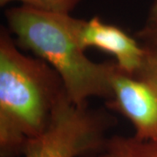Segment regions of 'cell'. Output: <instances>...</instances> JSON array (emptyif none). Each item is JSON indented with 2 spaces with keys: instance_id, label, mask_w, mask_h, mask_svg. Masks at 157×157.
<instances>
[{
  "instance_id": "obj_1",
  "label": "cell",
  "mask_w": 157,
  "mask_h": 157,
  "mask_svg": "<svg viewBox=\"0 0 157 157\" xmlns=\"http://www.w3.org/2000/svg\"><path fill=\"white\" fill-rule=\"evenodd\" d=\"M60 76L46 62L25 55L9 30H0V157H18L42 133L67 96Z\"/></svg>"
},
{
  "instance_id": "obj_9",
  "label": "cell",
  "mask_w": 157,
  "mask_h": 157,
  "mask_svg": "<svg viewBox=\"0 0 157 157\" xmlns=\"http://www.w3.org/2000/svg\"><path fill=\"white\" fill-rule=\"evenodd\" d=\"M135 76L153 85L157 89V56L147 52L144 61Z\"/></svg>"
},
{
  "instance_id": "obj_4",
  "label": "cell",
  "mask_w": 157,
  "mask_h": 157,
  "mask_svg": "<svg viewBox=\"0 0 157 157\" xmlns=\"http://www.w3.org/2000/svg\"><path fill=\"white\" fill-rule=\"evenodd\" d=\"M112 96L107 107L127 118L135 138L157 140V89L147 81L117 66L111 80Z\"/></svg>"
},
{
  "instance_id": "obj_5",
  "label": "cell",
  "mask_w": 157,
  "mask_h": 157,
  "mask_svg": "<svg viewBox=\"0 0 157 157\" xmlns=\"http://www.w3.org/2000/svg\"><path fill=\"white\" fill-rule=\"evenodd\" d=\"M77 39L84 51L95 48L111 54L118 67L129 74L138 73L147 54L137 39L98 17L80 20Z\"/></svg>"
},
{
  "instance_id": "obj_7",
  "label": "cell",
  "mask_w": 157,
  "mask_h": 157,
  "mask_svg": "<svg viewBox=\"0 0 157 157\" xmlns=\"http://www.w3.org/2000/svg\"><path fill=\"white\" fill-rule=\"evenodd\" d=\"M136 39L147 52L157 56V0H154L143 25L136 33Z\"/></svg>"
},
{
  "instance_id": "obj_2",
  "label": "cell",
  "mask_w": 157,
  "mask_h": 157,
  "mask_svg": "<svg viewBox=\"0 0 157 157\" xmlns=\"http://www.w3.org/2000/svg\"><path fill=\"white\" fill-rule=\"evenodd\" d=\"M6 18L18 47L30 51L56 71L73 103L86 105L93 97L111 98L117 64L87 58L77 39L80 18L25 5L8 9Z\"/></svg>"
},
{
  "instance_id": "obj_3",
  "label": "cell",
  "mask_w": 157,
  "mask_h": 157,
  "mask_svg": "<svg viewBox=\"0 0 157 157\" xmlns=\"http://www.w3.org/2000/svg\"><path fill=\"white\" fill-rule=\"evenodd\" d=\"M115 121L108 113L76 105L65 96L46 128L30 139L24 157H95Z\"/></svg>"
},
{
  "instance_id": "obj_6",
  "label": "cell",
  "mask_w": 157,
  "mask_h": 157,
  "mask_svg": "<svg viewBox=\"0 0 157 157\" xmlns=\"http://www.w3.org/2000/svg\"><path fill=\"white\" fill-rule=\"evenodd\" d=\"M95 157H157V140H141L134 135H113Z\"/></svg>"
},
{
  "instance_id": "obj_10",
  "label": "cell",
  "mask_w": 157,
  "mask_h": 157,
  "mask_svg": "<svg viewBox=\"0 0 157 157\" xmlns=\"http://www.w3.org/2000/svg\"><path fill=\"white\" fill-rule=\"evenodd\" d=\"M10 2H13V0H0V6H5L7 4H9Z\"/></svg>"
},
{
  "instance_id": "obj_8",
  "label": "cell",
  "mask_w": 157,
  "mask_h": 157,
  "mask_svg": "<svg viewBox=\"0 0 157 157\" xmlns=\"http://www.w3.org/2000/svg\"><path fill=\"white\" fill-rule=\"evenodd\" d=\"M41 11L70 14L79 0H13Z\"/></svg>"
}]
</instances>
